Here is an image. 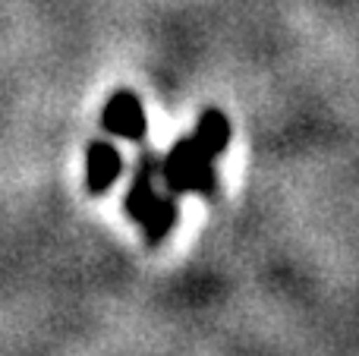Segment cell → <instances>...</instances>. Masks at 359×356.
<instances>
[{"label":"cell","mask_w":359,"mask_h":356,"mask_svg":"<svg viewBox=\"0 0 359 356\" xmlns=\"http://www.w3.org/2000/svg\"><path fill=\"white\" fill-rule=\"evenodd\" d=\"M101 126H104L111 136H123L130 142H142L145 132H149V120H145L142 101L133 92H114L104 104V114H101Z\"/></svg>","instance_id":"3"},{"label":"cell","mask_w":359,"mask_h":356,"mask_svg":"<svg viewBox=\"0 0 359 356\" xmlns=\"http://www.w3.org/2000/svg\"><path fill=\"white\" fill-rule=\"evenodd\" d=\"M155 174L158 161L151 155H145L136 167L130 193H126V214L136 224H142L149 246H161L177 224V202L155 189Z\"/></svg>","instance_id":"2"},{"label":"cell","mask_w":359,"mask_h":356,"mask_svg":"<svg viewBox=\"0 0 359 356\" xmlns=\"http://www.w3.org/2000/svg\"><path fill=\"white\" fill-rule=\"evenodd\" d=\"M123 170V158L111 142H95L86 151V189L92 196H101L114 186V180Z\"/></svg>","instance_id":"4"},{"label":"cell","mask_w":359,"mask_h":356,"mask_svg":"<svg viewBox=\"0 0 359 356\" xmlns=\"http://www.w3.org/2000/svg\"><path fill=\"white\" fill-rule=\"evenodd\" d=\"M230 142V123L217 107H205L202 117L196 123V132L170 149L164 158L161 180L168 183L170 193H202L215 196L217 174H215V158L227 149Z\"/></svg>","instance_id":"1"}]
</instances>
